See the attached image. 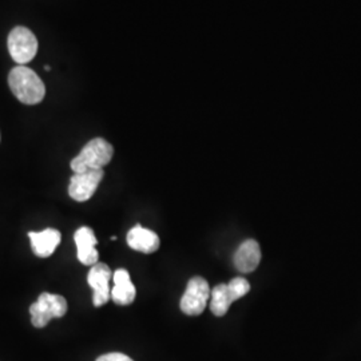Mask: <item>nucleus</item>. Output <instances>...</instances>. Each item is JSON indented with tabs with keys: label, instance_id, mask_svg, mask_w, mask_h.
Here are the masks:
<instances>
[{
	"label": "nucleus",
	"instance_id": "2",
	"mask_svg": "<svg viewBox=\"0 0 361 361\" xmlns=\"http://www.w3.org/2000/svg\"><path fill=\"white\" fill-rule=\"evenodd\" d=\"M113 155L114 147L111 143L107 142L104 138H94L71 161L70 166L74 173L104 169L110 164Z\"/></svg>",
	"mask_w": 361,
	"mask_h": 361
},
{
	"label": "nucleus",
	"instance_id": "7",
	"mask_svg": "<svg viewBox=\"0 0 361 361\" xmlns=\"http://www.w3.org/2000/svg\"><path fill=\"white\" fill-rule=\"evenodd\" d=\"M104 177V169L74 173V176L70 180V185H68L70 197L78 202L89 201L94 193L97 192Z\"/></svg>",
	"mask_w": 361,
	"mask_h": 361
},
{
	"label": "nucleus",
	"instance_id": "10",
	"mask_svg": "<svg viewBox=\"0 0 361 361\" xmlns=\"http://www.w3.org/2000/svg\"><path fill=\"white\" fill-rule=\"evenodd\" d=\"M261 262V249L257 241L246 240L237 247L233 256V264L235 269L241 273H252Z\"/></svg>",
	"mask_w": 361,
	"mask_h": 361
},
{
	"label": "nucleus",
	"instance_id": "14",
	"mask_svg": "<svg viewBox=\"0 0 361 361\" xmlns=\"http://www.w3.org/2000/svg\"><path fill=\"white\" fill-rule=\"evenodd\" d=\"M97 361H134L133 359H130L129 356L123 355V353H119V352H113V353H106L99 356Z\"/></svg>",
	"mask_w": 361,
	"mask_h": 361
},
{
	"label": "nucleus",
	"instance_id": "5",
	"mask_svg": "<svg viewBox=\"0 0 361 361\" xmlns=\"http://www.w3.org/2000/svg\"><path fill=\"white\" fill-rule=\"evenodd\" d=\"M8 51L16 63L25 66L35 58L38 39L26 27H15L8 35Z\"/></svg>",
	"mask_w": 361,
	"mask_h": 361
},
{
	"label": "nucleus",
	"instance_id": "1",
	"mask_svg": "<svg viewBox=\"0 0 361 361\" xmlns=\"http://www.w3.org/2000/svg\"><path fill=\"white\" fill-rule=\"evenodd\" d=\"M8 85L13 95L25 104H40L44 99L46 87L38 74L26 66L13 67L8 75Z\"/></svg>",
	"mask_w": 361,
	"mask_h": 361
},
{
	"label": "nucleus",
	"instance_id": "4",
	"mask_svg": "<svg viewBox=\"0 0 361 361\" xmlns=\"http://www.w3.org/2000/svg\"><path fill=\"white\" fill-rule=\"evenodd\" d=\"M67 312V301L63 296L42 293L30 307L31 322L35 328H44L52 319H61Z\"/></svg>",
	"mask_w": 361,
	"mask_h": 361
},
{
	"label": "nucleus",
	"instance_id": "11",
	"mask_svg": "<svg viewBox=\"0 0 361 361\" xmlns=\"http://www.w3.org/2000/svg\"><path fill=\"white\" fill-rule=\"evenodd\" d=\"M159 237L157 233L149 229H145L141 225L134 226L129 233H128V245L137 252H141L145 255L154 253L159 247Z\"/></svg>",
	"mask_w": 361,
	"mask_h": 361
},
{
	"label": "nucleus",
	"instance_id": "9",
	"mask_svg": "<svg viewBox=\"0 0 361 361\" xmlns=\"http://www.w3.org/2000/svg\"><path fill=\"white\" fill-rule=\"evenodd\" d=\"M74 240H75V244H77L78 259L83 265H87V267H92V265L98 264L99 253L95 247L98 244V240L92 232V229L89 226L79 228L74 234Z\"/></svg>",
	"mask_w": 361,
	"mask_h": 361
},
{
	"label": "nucleus",
	"instance_id": "8",
	"mask_svg": "<svg viewBox=\"0 0 361 361\" xmlns=\"http://www.w3.org/2000/svg\"><path fill=\"white\" fill-rule=\"evenodd\" d=\"M111 277H113L111 269L104 262H98L91 267L87 276V283L92 289L94 307H102L111 298V289H110Z\"/></svg>",
	"mask_w": 361,
	"mask_h": 361
},
{
	"label": "nucleus",
	"instance_id": "6",
	"mask_svg": "<svg viewBox=\"0 0 361 361\" xmlns=\"http://www.w3.org/2000/svg\"><path fill=\"white\" fill-rule=\"evenodd\" d=\"M212 290L207 280L202 277H193L186 286V290L180 298V310L188 316H200L210 300Z\"/></svg>",
	"mask_w": 361,
	"mask_h": 361
},
{
	"label": "nucleus",
	"instance_id": "12",
	"mask_svg": "<svg viewBox=\"0 0 361 361\" xmlns=\"http://www.w3.org/2000/svg\"><path fill=\"white\" fill-rule=\"evenodd\" d=\"M32 250L40 258L50 257L61 243V232L56 229H46L43 232L28 233Z\"/></svg>",
	"mask_w": 361,
	"mask_h": 361
},
{
	"label": "nucleus",
	"instance_id": "3",
	"mask_svg": "<svg viewBox=\"0 0 361 361\" xmlns=\"http://www.w3.org/2000/svg\"><path fill=\"white\" fill-rule=\"evenodd\" d=\"M250 290V284L244 277H235L229 284H219L212 289L210 310L214 316L222 317L228 313L233 302L246 296Z\"/></svg>",
	"mask_w": 361,
	"mask_h": 361
},
{
	"label": "nucleus",
	"instance_id": "13",
	"mask_svg": "<svg viewBox=\"0 0 361 361\" xmlns=\"http://www.w3.org/2000/svg\"><path fill=\"white\" fill-rule=\"evenodd\" d=\"M114 288L111 289V298L118 305H130L137 296L135 286L131 283L129 271L118 269L113 274Z\"/></svg>",
	"mask_w": 361,
	"mask_h": 361
}]
</instances>
